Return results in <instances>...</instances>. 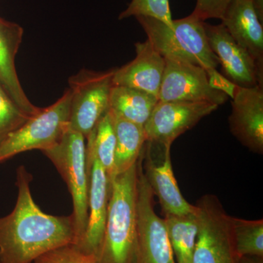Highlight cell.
<instances>
[{"instance_id":"obj_11","label":"cell","mask_w":263,"mask_h":263,"mask_svg":"<svg viewBox=\"0 0 263 263\" xmlns=\"http://www.w3.org/2000/svg\"><path fill=\"white\" fill-rule=\"evenodd\" d=\"M204 28L211 49L222 67L224 77L239 87H262V71L248 52L235 42L226 27L221 24L212 25L204 22Z\"/></svg>"},{"instance_id":"obj_5","label":"cell","mask_w":263,"mask_h":263,"mask_svg":"<svg viewBox=\"0 0 263 263\" xmlns=\"http://www.w3.org/2000/svg\"><path fill=\"white\" fill-rule=\"evenodd\" d=\"M70 91L67 89L56 103L41 108L0 143V162L22 152L34 149L43 152L56 146L70 129Z\"/></svg>"},{"instance_id":"obj_29","label":"cell","mask_w":263,"mask_h":263,"mask_svg":"<svg viewBox=\"0 0 263 263\" xmlns=\"http://www.w3.org/2000/svg\"><path fill=\"white\" fill-rule=\"evenodd\" d=\"M238 263H262L259 257H243L238 259Z\"/></svg>"},{"instance_id":"obj_4","label":"cell","mask_w":263,"mask_h":263,"mask_svg":"<svg viewBox=\"0 0 263 263\" xmlns=\"http://www.w3.org/2000/svg\"><path fill=\"white\" fill-rule=\"evenodd\" d=\"M43 153L56 167L72 197L77 245L88 223L89 171L86 138L80 133L69 129L56 146Z\"/></svg>"},{"instance_id":"obj_10","label":"cell","mask_w":263,"mask_h":263,"mask_svg":"<svg viewBox=\"0 0 263 263\" xmlns=\"http://www.w3.org/2000/svg\"><path fill=\"white\" fill-rule=\"evenodd\" d=\"M218 105L202 102H162L159 100L144 125L146 141L167 146L192 129Z\"/></svg>"},{"instance_id":"obj_19","label":"cell","mask_w":263,"mask_h":263,"mask_svg":"<svg viewBox=\"0 0 263 263\" xmlns=\"http://www.w3.org/2000/svg\"><path fill=\"white\" fill-rule=\"evenodd\" d=\"M158 102L157 97L142 90L113 86L109 109L119 117L144 127Z\"/></svg>"},{"instance_id":"obj_3","label":"cell","mask_w":263,"mask_h":263,"mask_svg":"<svg viewBox=\"0 0 263 263\" xmlns=\"http://www.w3.org/2000/svg\"><path fill=\"white\" fill-rule=\"evenodd\" d=\"M136 19L146 32L147 40L164 59L199 66L206 72L216 70L219 62L208 42L205 22L193 14L173 19L171 25L152 17Z\"/></svg>"},{"instance_id":"obj_23","label":"cell","mask_w":263,"mask_h":263,"mask_svg":"<svg viewBox=\"0 0 263 263\" xmlns=\"http://www.w3.org/2000/svg\"><path fill=\"white\" fill-rule=\"evenodd\" d=\"M31 117L19 108L0 84V143Z\"/></svg>"},{"instance_id":"obj_26","label":"cell","mask_w":263,"mask_h":263,"mask_svg":"<svg viewBox=\"0 0 263 263\" xmlns=\"http://www.w3.org/2000/svg\"><path fill=\"white\" fill-rule=\"evenodd\" d=\"M230 2V0H197L192 14L202 22L210 18L221 19Z\"/></svg>"},{"instance_id":"obj_18","label":"cell","mask_w":263,"mask_h":263,"mask_svg":"<svg viewBox=\"0 0 263 263\" xmlns=\"http://www.w3.org/2000/svg\"><path fill=\"white\" fill-rule=\"evenodd\" d=\"M110 111L116 136L115 176L127 171L138 162L146 144V136L143 126L126 120Z\"/></svg>"},{"instance_id":"obj_12","label":"cell","mask_w":263,"mask_h":263,"mask_svg":"<svg viewBox=\"0 0 263 263\" xmlns=\"http://www.w3.org/2000/svg\"><path fill=\"white\" fill-rule=\"evenodd\" d=\"M232 100L230 132L254 153H263V88L238 86Z\"/></svg>"},{"instance_id":"obj_16","label":"cell","mask_w":263,"mask_h":263,"mask_svg":"<svg viewBox=\"0 0 263 263\" xmlns=\"http://www.w3.org/2000/svg\"><path fill=\"white\" fill-rule=\"evenodd\" d=\"M23 35L24 29L19 24L0 17V84L19 108L34 117L41 108L29 101L22 89L15 65Z\"/></svg>"},{"instance_id":"obj_2","label":"cell","mask_w":263,"mask_h":263,"mask_svg":"<svg viewBox=\"0 0 263 263\" xmlns=\"http://www.w3.org/2000/svg\"><path fill=\"white\" fill-rule=\"evenodd\" d=\"M138 177V161L110 181L105 232L96 257L98 263H136Z\"/></svg>"},{"instance_id":"obj_24","label":"cell","mask_w":263,"mask_h":263,"mask_svg":"<svg viewBox=\"0 0 263 263\" xmlns=\"http://www.w3.org/2000/svg\"><path fill=\"white\" fill-rule=\"evenodd\" d=\"M148 16L162 21L168 25L172 23L169 0H132L119 20L129 17Z\"/></svg>"},{"instance_id":"obj_6","label":"cell","mask_w":263,"mask_h":263,"mask_svg":"<svg viewBox=\"0 0 263 263\" xmlns=\"http://www.w3.org/2000/svg\"><path fill=\"white\" fill-rule=\"evenodd\" d=\"M198 233L191 263H238L232 216L218 197L205 195L197 202Z\"/></svg>"},{"instance_id":"obj_9","label":"cell","mask_w":263,"mask_h":263,"mask_svg":"<svg viewBox=\"0 0 263 263\" xmlns=\"http://www.w3.org/2000/svg\"><path fill=\"white\" fill-rule=\"evenodd\" d=\"M165 60V68L158 98L162 102H202L223 105L228 95L213 88L206 71L199 66Z\"/></svg>"},{"instance_id":"obj_17","label":"cell","mask_w":263,"mask_h":263,"mask_svg":"<svg viewBox=\"0 0 263 263\" xmlns=\"http://www.w3.org/2000/svg\"><path fill=\"white\" fill-rule=\"evenodd\" d=\"M171 145L164 146L163 160L157 162L146 147L143 174L164 215H183L193 212L196 207L186 201L180 191L171 164Z\"/></svg>"},{"instance_id":"obj_15","label":"cell","mask_w":263,"mask_h":263,"mask_svg":"<svg viewBox=\"0 0 263 263\" xmlns=\"http://www.w3.org/2000/svg\"><path fill=\"white\" fill-rule=\"evenodd\" d=\"M235 42L246 50L263 72V29L252 0H230L222 18Z\"/></svg>"},{"instance_id":"obj_28","label":"cell","mask_w":263,"mask_h":263,"mask_svg":"<svg viewBox=\"0 0 263 263\" xmlns=\"http://www.w3.org/2000/svg\"><path fill=\"white\" fill-rule=\"evenodd\" d=\"M253 2L254 8L257 12L259 20L262 22L263 19V0H252Z\"/></svg>"},{"instance_id":"obj_1","label":"cell","mask_w":263,"mask_h":263,"mask_svg":"<svg viewBox=\"0 0 263 263\" xmlns=\"http://www.w3.org/2000/svg\"><path fill=\"white\" fill-rule=\"evenodd\" d=\"M32 179L25 167H18L16 203L10 214L0 217V263H33L51 251L76 245L72 216L43 212L33 200Z\"/></svg>"},{"instance_id":"obj_25","label":"cell","mask_w":263,"mask_h":263,"mask_svg":"<svg viewBox=\"0 0 263 263\" xmlns=\"http://www.w3.org/2000/svg\"><path fill=\"white\" fill-rule=\"evenodd\" d=\"M33 263H98L96 257L83 252L75 245H68L51 251Z\"/></svg>"},{"instance_id":"obj_7","label":"cell","mask_w":263,"mask_h":263,"mask_svg":"<svg viewBox=\"0 0 263 263\" xmlns=\"http://www.w3.org/2000/svg\"><path fill=\"white\" fill-rule=\"evenodd\" d=\"M115 69L96 72L81 70L69 79L70 91L69 128L87 138L109 110Z\"/></svg>"},{"instance_id":"obj_13","label":"cell","mask_w":263,"mask_h":263,"mask_svg":"<svg viewBox=\"0 0 263 263\" xmlns=\"http://www.w3.org/2000/svg\"><path fill=\"white\" fill-rule=\"evenodd\" d=\"M89 171L88 223L79 243L75 245L84 253L98 255L106 223L110 182L102 164L92 154L86 152Z\"/></svg>"},{"instance_id":"obj_8","label":"cell","mask_w":263,"mask_h":263,"mask_svg":"<svg viewBox=\"0 0 263 263\" xmlns=\"http://www.w3.org/2000/svg\"><path fill=\"white\" fill-rule=\"evenodd\" d=\"M153 199L154 194L143 174L141 155L137 184L136 263H176L164 219L156 214Z\"/></svg>"},{"instance_id":"obj_21","label":"cell","mask_w":263,"mask_h":263,"mask_svg":"<svg viewBox=\"0 0 263 263\" xmlns=\"http://www.w3.org/2000/svg\"><path fill=\"white\" fill-rule=\"evenodd\" d=\"M86 140V152L92 154L98 159L110 183L114 177L116 136L110 110L99 121Z\"/></svg>"},{"instance_id":"obj_14","label":"cell","mask_w":263,"mask_h":263,"mask_svg":"<svg viewBox=\"0 0 263 263\" xmlns=\"http://www.w3.org/2000/svg\"><path fill=\"white\" fill-rule=\"evenodd\" d=\"M136 50V57L133 61L115 69L114 86L134 88L158 98L165 60L148 40L137 43Z\"/></svg>"},{"instance_id":"obj_22","label":"cell","mask_w":263,"mask_h":263,"mask_svg":"<svg viewBox=\"0 0 263 263\" xmlns=\"http://www.w3.org/2000/svg\"><path fill=\"white\" fill-rule=\"evenodd\" d=\"M233 243L238 259L263 256V220H247L232 216Z\"/></svg>"},{"instance_id":"obj_20","label":"cell","mask_w":263,"mask_h":263,"mask_svg":"<svg viewBox=\"0 0 263 263\" xmlns=\"http://www.w3.org/2000/svg\"><path fill=\"white\" fill-rule=\"evenodd\" d=\"M164 221L176 263H191L198 233L197 208L183 215H164Z\"/></svg>"},{"instance_id":"obj_27","label":"cell","mask_w":263,"mask_h":263,"mask_svg":"<svg viewBox=\"0 0 263 263\" xmlns=\"http://www.w3.org/2000/svg\"><path fill=\"white\" fill-rule=\"evenodd\" d=\"M206 72L209 84L213 88L226 93L228 97L233 98L235 91L238 89V86L228 80L224 76H221L216 70L207 71Z\"/></svg>"}]
</instances>
